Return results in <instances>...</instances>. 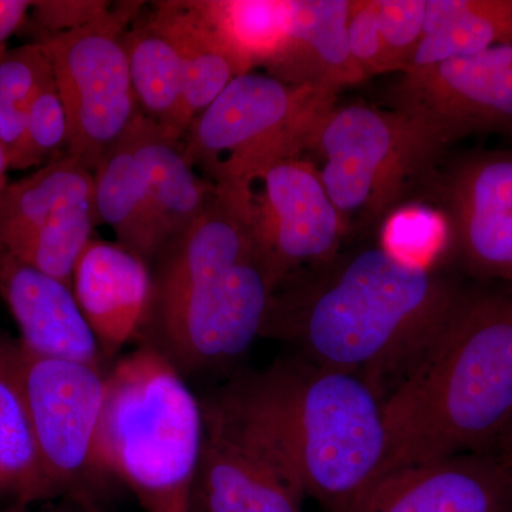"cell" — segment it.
I'll list each match as a JSON object with an SVG mask.
<instances>
[{
    "instance_id": "603a6c76",
    "label": "cell",
    "mask_w": 512,
    "mask_h": 512,
    "mask_svg": "<svg viewBox=\"0 0 512 512\" xmlns=\"http://www.w3.org/2000/svg\"><path fill=\"white\" fill-rule=\"evenodd\" d=\"M93 198V173L73 156L57 157L0 198V247L16 254L64 205Z\"/></svg>"
},
{
    "instance_id": "ba28073f",
    "label": "cell",
    "mask_w": 512,
    "mask_h": 512,
    "mask_svg": "<svg viewBox=\"0 0 512 512\" xmlns=\"http://www.w3.org/2000/svg\"><path fill=\"white\" fill-rule=\"evenodd\" d=\"M0 365L22 394L55 498L94 501L97 488L110 480L99 457L107 370L39 355L2 335Z\"/></svg>"
},
{
    "instance_id": "9a60e30c",
    "label": "cell",
    "mask_w": 512,
    "mask_h": 512,
    "mask_svg": "<svg viewBox=\"0 0 512 512\" xmlns=\"http://www.w3.org/2000/svg\"><path fill=\"white\" fill-rule=\"evenodd\" d=\"M72 291L104 359L140 340L151 299V269L143 258L93 238L74 266Z\"/></svg>"
},
{
    "instance_id": "4dcf8cb0",
    "label": "cell",
    "mask_w": 512,
    "mask_h": 512,
    "mask_svg": "<svg viewBox=\"0 0 512 512\" xmlns=\"http://www.w3.org/2000/svg\"><path fill=\"white\" fill-rule=\"evenodd\" d=\"M28 130V110L20 109L0 99V146L6 151L10 164L15 161L25 143Z\"/></svg>"
},
{
    "instance_id": "ffe728a7",
    "label": "cell",
    "mask_w": 512,
    "mask_h": 512,
    "mask_svg": "<svg viewBox=\"0 0 512 512\" xmlns=\"http://www.w3.org/2000/svg\"><path fill=\"white\" fill-rule=\"evenodd\" d=\"M150 15L170 37L180 55L185 109L194 121L235 77L248 72L208 25L198 0L154 3Z\"/></svg>"
},
{
    "instance_id": "7402d4cb",
    "label": "cell",
    "mask_w": 512,
    "mask_h": 512,
    "mask_svg": "<svg viewBox=\"0 0 512 512\" xmlns=\"http://www.w3.org/2000/svg\"><path fill=\"white\" fill-rule=\"evenodd\" d=\"M512 45V0H427L424 35L407 73Z\"/></svg>"
},
{
    "instance_id": "836d02e7",
    "label": "cell",
    "mask_w": 512,
    "mask_h": 512,
    "mask_svg": "<svg viewBox=\"0 0 512 512\" xmlns=\"http://www.w3.org/2000/svg\"><path fill=\"white\" fill-rule=\"evenodd\" d=\"M9 158L3 147L0 146V198L5 194L6 188L10 184L8 181Z\"/></svg>"
},
{
    "instance_id": "8fae6325",
    "label": "cell",
    "mask_w": 512,
    "mask_h": 512,
    "mask_svg": "<svg viewBox=\"0 0 512 512\" xmlns=\"http://www.w3.org/2000/svg\"><path fill=\"white\" fill-rule=\"evenodd\" d=\"M394 101V107L439 126L448 143L481 131L512 130V45L403 74Z\"/></svg>"
},
{
    "instance_id": "7a4b0ae2",
    "label": "cell",
    "mask_w": 512,
    "mask_h": 512,
    "mask_svg": "<svg viewBox=\"0 0 512 512\" xmlns=\"http://www.w3.org/2000/svg\"><path fill=\"white\" fill-rule=\"evenodd\" d=\"M254 192L215 185L210 204L150 264L140 343L181 375L234 362L262 338L275 284L254 232Z\"/></svg>"
},
{
    "instance_id": "d6986e66",
    "label": "cell",
    "mask_w": 512,
    "mask_h": 512,
    "mask_svg": "<svg viewBox=\"0 0 512 512\" xmlns=\"http://www.w3.org/2000/svg\"><path fill=\"white\" fill-rule=\"evenodd\" d=\"M97 224L107 225L117 244L151 264L163 248L143 165L126 134L107 150L93 173Z\"/></svg>"
},
{
    "instance_id": "52a82bcc",
    "label": "cell",
    "mask_w": 512,
    "mask_h": 512,
    "mask_svg": "<svg viewBox=\"0 0 512 512\" xmlns=\"http://www.w3.org/2000/svg\"><path fill=\"white\" fill-rule=\"evenodd\" d=\"M336 96L268 73L241 74L192 121L185 161L218 187L252 190L271 165L309 151Z\"/></svg>"
},
{
    "instance_id": "277c9868",
    "label": "cell",
    "mask_w": 512,
    "mask_h": 512,
    "mask_svg": "<svg viewBox=\"0 0 512 512\" xmlns=\"http://www.w3.org/2000/svg\"><path fill=\"white\" fill-rule=\"evenodd\" d=\"M383 413L389 446L380 476L497 451L512 421V296L466 291Z\"/></svg>"
},
{
    "instance_id": "1f68e13d",
    "label": "cell",
    "mask_w": 512,
    "mask_h": 512,
    "mask_svg": "<svg viewBox=\"0 0 512 512\" xmlns=\"http://www.w3.org/2000/svg\"><path fill=\"white\" fill-rule=\"evenodd\" d=\"M32 5L29 0H0V57L8 52L10 37L23 25Z\"/></svg>"
},
{
    "instance_id": "7c38bea8",
    "label": "cell",
    "mask_w": 512,
    "mask_h": 512,
    "mask_svg": "<svg viewBox=\"0 0 512 512\" xmlns=\"http://www.w3.org/2000/svg\"><path fill=\"white\" fill-rule=\"evenodd\" d=\"M336 512H512V463L487 451L397 468Z\"/></svg>"
},
{
    "instance_id": "f1b7e54d",
    "label": "cell",
    "mask_w": 512,
    "mask_h": 512,
    "mask_svg": "<svg viewBox=\"0 0 512 512\" xmlns=\"http://www.w3.org/2000/svg\"><path fill=\"white\" fill-rule=\"evenodd\" d=\"M350 55L363 79L390 73L373 0H352L348 22Z\"/></svg>"
},
{
    "instance_id": "d4e9b609",
    "label": "cell",
    "mask_w": 512,
    "mask_h": 512,
    "mask_svg": "<svg viewBox=\"0 0 512 512\" xmlns=\"http://www.w3.org/2000/svg\"><path fill=\"white\" fill-rule=\"evenodd\" d=\"M0 471L13 505L28 507L55 498L47 481L18 386L0 365Z\"/></svg>"
},
{
    "instance_id": "4fadbf2b",
    "label": "cell",
    "mask_w": 512,
    "mask_h": 512,
    "mask_svg": "<svg viewBox=\"0 0 512 512\" xmlns=\"http://www.w3.org/2000/svg\"><path fill=\"white\" fill-rule=\"evenodd\" d=\"M451 242L474 274L512 282V153L464 158L433 187Z\"/></svg>"
},
{
    "instance_id": "d6a6232c",
    "label": "cell",
    "mask_w": 512,
    "mask_h": 512,
    "mask_svg": "<svg viewBox=\"0 0 512 512\" xmlns=\"http://www.w3.org/2000/svg\"><path fill=\"white\" fill-rule=\"evenodd\" d=\"M60 503L50 505L45 510L29 511L28 507L13 505L8 512H99L96 510L94 501L84 500V498L62 497Z\"/></svg>"
},
{
    "instance_id": "44dd1931",
    "label": "cell",
    "mask_w": 512,
    "mask_h": 512,
    "mask_svg": "<svg viewBox=\"0 0 512 512\" xmlns=\"http://www.w3.org/2000/svg\"><path fill=\"white\" fill-rule=\"evenodd\" d=\"M126 49L138 110L181 140L192 121L185 109L183 63L170 37L148 13L128 28Z\"/></svg>"
},
{
    "instance_id": "4316f807",
    "label": "cell",
    "mask_w": 512,
    "mask_h": 512,
    "mask_svg": "<svg viewBox=\"0 0 512 512\" xmlns=\"http://www.w3.org/2000/svg\"><path fill=\"white\" fill-rule=\"evenodd\" d=\"M390 72H406L424 35L427 0H373Z\"/></svg>"
},
{
    "instance_id": "5bb4252c",
    "label": "cell",
    "mask_w": 512,
    "mask_h": 512,
    "mask_svg": "<svg viewBox=\"0 0 512 512\" xmlns=\"http://www.w3.org/2000/svg\"><path fill=\"white\" fill-rule=\"evenodd\" d=\"M194 512H303V495L271 457L207 400Z\"/></svg>"
},
{
    "instance_id": "6da1fadb",
    "label": "cell",
    "mask_w": 512,
    "mask_h": 512,
    "mask_svg": "<svg viewBox=\"0 0 512 512\" xmlns=\"http://www.w3.org/2000/svg\"><path fill=\"white\" fill-rule=\"evenodd\" d=\"M322 269L276 288L262 338L359 377L384 404L429 352L466 291L439 268L409 264L382 244Z\"/></svg>"
},
{
    "instance_id": "5b68a950",
    "label": "cell",
    "mask_w": 512,
    "mask_h": 512,
    "mask_svg": "<svg viewBox=\"0 0 512 512\" xmlns=\"http://www.w3.org/2000/svg\"><path fill=\"white\" fill-rule=\"evenodd\" d=\"M202 443V403L163 353L140 343L107 370L101 466L144 510L194 512Z\"/></svg>"
},
{
    "instance_id": "9c48e42d",
    "label": "cell",
    "mask_w": 512,
    "mask_h": 512,
    "mask_svg": "<svg viewBox=\"0 0 512 512\" xmlns=\"http://www.w3.org/2000/svg\"><path fill=\"white\" fill-rule=\"evenodd\" d=\"M143 3L124 2L92 25L43 37L69 124L67 154L92 173L138 113L126 35Z\"/></svg>"
},
{
    "instance_id": "ac0fdd59",
    "label": "cell",
    "mask_w": 512,
    "mask_h": 512,
    "mask_svg": "<svg viewBox=\"0 0 512 512\" xmlns=\"http://www.w3.org/2000/svg\"><path fill=\"white\" fill-rule=\"evenodd\" d=\"M126 136L143 165L164 247L200 218L215 185L194 173L185 161L181 140L143 114L138 113Z\"/></svg>"
},
{
    "instance_id": "3957f363",
    "label": "cell",
    "mask_w": 512,
    "mask_h": 512,
    "mask_svg": "<svg viewBox=\"0 0 512 512\" xmlns=\"http://www.w3.org/2000/svg\"><path fill=\"white\" fill-rule=\"evenodd\" d=\"M208 400L303 497L329 512L345 507L383 471L389 446L383 402L359 377L286 357Z\"/></svg>"
},
{
    "instance_id": "d590c367",
    "label": "cell",
    "mask_w": 512,
    "mask_h": 512,
    "mask_svg": "<svg viewBox=\"0 0 512 512\" xmlns=\"http://www.w3.org/2000/svg\"><path fill=\"white\" fill-rule=\"evenodd\" d=\"M2 495H8V490H6L5 480H3L2 471H0V497Z\"/></svg>"
},
{
    "instance_id": "8992f818",
    "label": "cell",
    "mask_w": 512,
    "mask_h": 512,
    "mask_svg": "<svg viewBox=\"0 0 512 512\" xmlns=\"http://www.w3.org/2000/svg\"><path fill=\"white\" fill-rule=\"evenodd\" d=\"M436 124L410 110L369 104L333 107L309 151L348 235L387 221L417 187L431 188L448 146Z\"/></svg>"
},
{
    "instance_id": "cb8c5ba5",
    "label": "cell",
    "mask_w": 512,
    "mask_h": 512,
    "mask_svg": "<svg viewBox=\"0 0 512 512\" xmlns=\"http://www.w3.org/2000/svg\"><path fill=\"white\" fill-rule=\"evenodd\" d=\"M202 16L247 72L265 67L288 28V0H198Z\"/></svg>"
},
{
    "instance_id": "e0dca14e",
    "label": "cell",
    "mask_w": 512,
    "mask_h": 512,
    "mask_svg": "<svg viewBox=\"0 0 512 512\" xmlns=\"http://www.w3.org/2000/svg\"><path fill=\"white\" fill-rule=\"evenodd\" d=\"M285 39L265 73L292 86L340 92L363 82L349 49L352 0H288Z\"/></svg>"
},
{
    "instance_id": "484cf974",
    "label": "cell",
    "mask_w": 512,
    "mask_h": 512,
    "mask_svg": "<svg viewBox=\"0 0 512 512\" xmlns=\"http://www.w3.org/2000/svg\"><path fill=\"white\" fill-rule=\"evenodd\" d=\"M69 144V124L56 82L37 94L28 109V130L19 156L10 170H26L49 160Z\"/></svg>"
},
{
    "instance_id": "30bf717a",
    "label": "cell",
    "mask_w": 512,
    "mask_h": 512,
    "mask_svg": "<svg viewBox=\"0 0 512 512\" xmlns=\"http://www.w3.org/2000/svg\"><path fill=\"white\" fill-rule=\"evenodd\" d=\"M259 181L264 191L254 194L252 225L275 288L306 268L335 261L348 229L319 168L301 157L286 158L271 165Z\"/></svg>"
},
{
    "instance_id": "83f0119b",
    "label": "cell",
    "mask_w": 512,
    "mask_h": 512,
    "mask_svg": "<svg viewBox=\"0 0 512 512\" xmlns=\"http://www.w3.org/2000/svg\"><path fill=\"white\" fill-rule=\"evenodd\" d=\"M55 83L52 60L42 40L0 57V99L28 110L37 94Z\"/></svg>"
},
{
    "instance_id": "2e32d148",
    "label": "cell",
    "mask_w": 512,
    "mask_h": 512,
    "mask_svg": "<svg viewBox=\"0 0 512 512\" xmlns=\"http://www.w3.org/2000/svg\"><path fill=\"white\" fill-rule=\"evenodd\" d=\"M0 298L39 355L104 367L106 359L84 319L72 288L0 247Z\"/></svg>"
},
{
    "instance_id": "e575fe53",
    "label": "cell",
    "mask_w": 512,
    "mask_h": 512,
    "mask_svg": "<svg viewBox=\"0 0 512 512\" xmlns=\"http://www.w3.org/2000/svg\"><path fill=\"white\" fill-rule=\"evenodd\" d=\"M498 453L504 454L505 457L512 463V421L510 427H508L507 433H505L504 439L501 440L500 447H498Z\"/></svg>"
},
{
    "instance_id": "f546056e",
    "label": "cell",
    "mask_w": 512,
    "mask_h": 512,
    "mask_svg": "<svg viewBox=\"0 0 512 512\" xmlns=\"http://www.w3.org/2000/svg\"><path fill=\"white\" fill-rule=\"evenodd\" d=\"M106 0H42L33 2L32 10L46 36L62 35L92 25L110 12Z\"/></svg>"
}]
</instances>
